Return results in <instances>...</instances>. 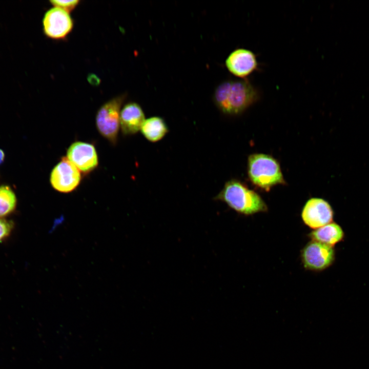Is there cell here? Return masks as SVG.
<instances>
[{
	"mask_svg": "<svg viewBox=\"0 0 369 369\" xmlns=\"http://www.w3.org/2000/svg\"><path fill=\"white\" fill-rule=\"evenodd\" d=\"M259 98L258 90L247 79L221 83L215 90L213 96L217 108L230 115L241 114Z\"/></svg>",
	"mask_w": 369,
	"mask_h": 369,
	"instance_id": "obj_1",
	"label": "cell"
},
{
	"mask_svg": "<svg viewBox=\"0 0 369 369\" xmlns=\"http://www.w3.org/2000/svg\"><path fill=\"white\" fill-rule=\"evenodd\" d=\"M215 199L224 202L232 209L245 215L265 212L268 209L259 194L235 179L225 182Z\"/></svg>",
	"mask_w": 369,
	"mask_h": 369,
	"instance_id": "obj_2",
	"label": "cell"
},
{
	"mask_svg": "<svg viewBox=\"0 0 369 369\" xmlns=\"http://www.w3.org/2000/svg\"><path fill=\"white\" fill-rule=\"evenodd\" d=\"M247 170L251 182L265 191L286 183L279 162L270 155L251 154L248 159Z\"/></svg>",
	"mask_w": 369,
	"mask_h": 369,
	"instance_id": "obj_3",
	"label": "cell"
},
{
	"mask_svg": "<svg viewBox=\"0 0 369 369\" xmlns=\"http://www.w3.org/2000/svg\"><path fill=\"white\" fill-rule=\"evenodd\" d=\"M125 96L121 95L104 104L96 114L95 124L99 134L111 144L117 143L120 114Z\"/></svg>",
	"mask_w": 369,
	"mask_h": 369,
	"instance_id": "obj_4",
	"label": "cell"
},
{
	"mask_svg": "<svg viewBox=\"0 0 369 369\" xmlns=\"http://www.w3.org/2000/svg\"><path fill=\"white\" fill-rule=\"evenodd\" d=\"M81 180L80 171L66 157H62L52 169L50 182L56 191L69 193L74 191Z\"/></svg>",
	"mask_w": 369,
	"mask_h": 369,
	"instance_id": "obj_5",
	"label": "cell"
},
{
	"mask_svg": "<svg viewBox=\"0 0 369 369\" xmlns=\"http://www.w3.org/2000/svg\"><path fill=\"white\" fill-rule=\"evenodd\" d=\"M300 257L305 269L319 272L326 269L332 264L335 254L332 247L311 240L302 249Z\"/></svg>",
	"mask_w": 369,
	"mask_h": 369,
	"instance_id": "obj_6",
	"label": "cell"
},
{
	"mask_svg": "<svg viewBox=\"0 0 369 369\" xmlns=\"http://www.w3.org/2000/svg\"><path fill=\"white\" fill-rule=\"evenodd\" d=\"M73 27V21L69 12L58 7L48 10L43 19L44 32L46 36L52 39L65 38Z\"/></svg>",
	"mask_w": 369,
	"mask_h": 369,
	"instance_id": "obj_7",
	"label": "cell"
},
{
	"mask_svg": "<svg viewBox=\"0 0 369 369\" xmlns=\"http://www.w3.org/2000/svg\"><path fill=\"white\" fill-rule=\"evenodd\" d=\"M334 212L327 201L323 199L313 197L304 204L301 217L304 223L314 230L332 222Z\"/></svg>",
	"mask_w": 369,
	"mask_h": 369,
	"instance_id": "obj_8",
	"label": "cell"
},
{
	"mask_svg": "<svg viewBox=\"0 0 369 369\" xmlns=\"http://www.w3.org/2000/svg\"><path fill=\"white\" fill-rule=\"evenodd\" d=\"M66 157L84 174L95 170L98 165V157L94 145L87 142L76 141L67 150Z\"/></svg>",
	"mask_w": 369,
	"mask_h": 369,
	"instance_id": "obj_9",
	"label": "cell"
},
{
	"mask_svg": "<svg viewBox=\"0 0 369 369\" xmlns=\"http://www.w3.org/2000/svg\"><path fill=\"white\" fill-rule=\"evenodd\" d=\"M225 66L234 75L246 79L258 70V64L255 54L252 51L239 48L229 54L225 60Z\"/></svg>",
	"mask_w": 369,
	"mask_h": 369,
	"instance_id": "obj_10",
	"label": "cell"
},
{
	"mask_svg": "<svg viewBox=\"0 0 369 369\" xmlns=\"http://www.w3.org/2000/svg\"><path fill=\"white\" fill-rule=\"evenodd\" d=\"M145 120L143 110L136 102L126 104L121 109L120 128L125 135H131L137 133L140 130Z\"/></svg>",
	"mask_w": 369,
	"mask_h": 369,
	"instance_id": "obj_11",
	"label": "cell"
},
{
	"mask_svg": "<svg viewBox=\"0 0 369 369\" xmlns=\"http://www.w3.org/2000/svg\"><path fill=\"white\" fill-rule=\"evenodd\" d=\"M308 236L312 240L332 247L342 240L343 232L338 224L331 222L312 231Z\"/></svg>",
	"mask_w": 369,
	"mask_h": 369,
	"instance_id": "obj_12",
	"label": "cell"
},
{
	"mask_svg": "<svg viewBox=\"0 0 369 369\" xmlns=\"http://www.w3.org/2000/svg\"><path fill=\"white\" fill-rule=\"evenodd\" d=\"M140 131L148 140L155 142L164 137L168 132V128L162 118L153 116L145 119Z\"/></svg>",
	"mask_w": 369,
	"mask_h": 369,
	"instance_id": "obj_13",
	"label": "cell"
},
{
	"mask_svg": "<svg viewBox=\"0 0 369 369\" xmlns=\"http://www.w3.org/2000/svg\"><path fill=\"white\" fill-rule=\"evenodd\" d=\"M16 204V196L12 189L7 185L0 186V218L12 213Z\"/></svg>",
	"mask_w": 369,
	"mask_h": 369,
	"instance_id": "obj_14",
	"label": "cell"
},
{
	"mask_svg": "<svg viewBox=\"0 0 369 369\" xmlns=\"http://www.w3.org/2000/svg\"><path fill=\"white\" fill-rule=\"evenodd\" d=\"M13 227L12 221L0 218V242L10 235Z\"/></svg>",
	"mask_w": 369,
	"mask_h": 369,
	"instance_id": "obj_15",
	"label": "cell"
},
{
	"mask_svg": "<svg viewBox=\"0 0 369 369\" xmlns=\"http://www.w3.org/2000/svg\"><path fill=\"white\" fill-rule=\"evenodd\" d=\"M50 2L54 7L61 8L69 12L73 10L77 6L79 1L78 0H52Z\"/></svg>",
	"mask_w": 369,
	"mask_h": 369,
	"instance_id": "obj_16",
	"label": "cell"
},
{
	"mask_svg": "<svg viewBox=\"0 0 369 369\" xmlns=\"http://www.w3.org/2000/svg\"><path fill=\"white\" fill-rule=\"evenodd\" d=\"M5 157V155L4 151L0 149V165L4 162Z\"/></svg>",
	"mask_w": 369,
	"mask_h": 369,
	"instance_id": "obj_17",
	"label": "cell"
}]
</instances>
